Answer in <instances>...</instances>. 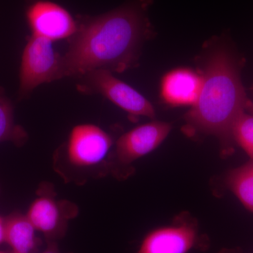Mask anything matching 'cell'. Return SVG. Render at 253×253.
<instances>
[{"label": "cell", "instance_id": "6da1fadb", "mask_svg": "<svg viewBox=\"0 0 253 253\" xmlns=\"http://www.w3.org/2000/svg\"><path fill=\"white\" fill-rule=\"evenodd\" d=\"M148 0H136L106 14L82 18L66 54L59 78L97 69L123 71L136 61L148 29Z\"/></svg>", "mask_w": 253, "mask_h": 253}, {"label": "cell", "instance_id": "7a4b0ae2", "mask_svg": "<svg viewBox=\"0 0 253 253\" xmlns=\"http://www.w3.org/2000/svg\"><path fill=\"white\" fill-rule=\"evenodd\" d=\"M249 101L236 60L220 50L206 66L199 98L186 120L194 129L218 136L227 148L233 140L234 123Z\"/></svg>", "mask_w": 253, "mask_h": 253}, {"label": "cell", "instance_id": "3957f363", "mask_svg": "<svg viewBox=\"0 0 253 253\" xmlns=\"http://www.w3.org/2000/svg\"><path fill=\"white\" fill-rule=\"evenodd\" d=\"M113 144L111 136L100 126L90 123L78 125L55 151L53 168L65 182L83 185L111 169Z\"/></svg>", "mask_w": 253, "mask_h": 253}, {"label": "cell", "instance_id": "277c9868", "mask_svg": "<svg viewBox=\"0 0 253 253\" xmlns=\"http://www.w3.org/2000/svg\"><path fill=\"white\" fill-rule=\"evenodd\" d=\"M36 195L26 215L46 242H57L66 235L68 222L77 217L79 209L71 201L58 199L51 183H41Z\"/></svg>", "mask_w": 253, "mask_h": 253}, {"label": "cell", "instance_id": "5b68a950", "mask_svg": "<svg viewBox=\"0 0 253 253\" xmlns=\"http://www.w3.org/2000/svg\"><path fill=\"white\" fill-rule=\"evenodd\" d=\"M61 59L52 42L32 35L21 58L20 97H26L40 84L59 79Z\"/></svg>", "mask_w": 253, "mask_h": 253}, {"label": "cell", "instance_id": "8992f818", "mask_svg": "<svg viewBox=\"0 0 253 253\" xmlns=\"http://www.w3.org/2000/svg\"><path fill=\"white\" fill-rule=\"evenodd\" d=\"M84 76L86 84L82 89L104 95L132 116L154 117L155 110L151 103L135 89L114 77L109 70H95Z\"/></svg>", "mask_w": 253, "mask_h": 253}, {"label": "cell", "instance_id": "52a82bcc", "mask_svg": "<svg viewBox=\"0 0 253 253\" xmlns=\"http://www.w3.org/2000/svg\"><path fill=\"white\" fill-rule=\"evenodd\" d=\"M26 16L33 36L51 42L72 37L77 31V23L67 10L48 0L32 3Z\"/></svg>", "mask_w": 253, "mask_h": 253}, {"label": "cell", "instance_id": "ba28073f", "mask_svg": "<svg viewBox=\"0 0 253 253\" xmlns=\"http://www.w3.org/2000/svg\"><path fill=\"white\" fill-rule=\"evenodd\" d=\"M171 130L167 123L152 122L136 126L123 134L116 142L111 164L128 166L157 149Z\"/></svg>", "mask_w": 253, "mask_h": 253}, {"label": "cell", "instance_id": "9c48e42d", "mask_svg": "<svg viewBox=\"0 0 253 253\" xmlns=\"http://www.w3.org/2000/svg\"><path fill=\"white\" fill-rule=\"evenodd\" d=\"M196 226L179 223L150 231L136 253H189L199 243Z\"/></svg>", "mask_w": 253, "mask_h": 253}, {"label": "cell", "instance_id": "30bf717a", "mask_svg": "<svg viewBox=\"0 0 253 253\" xmlns=\"http://www.w3.org/2000/svg\"><path fill=\"white\" fill-rule=\"evenodd\" d=\"M203 78L188 69H177L163 79L162 95L168 104L184 106L196 104L201 92Z\"/></svg>", "mask_w": 253, "mask_h": 253}, {"label": "cell", "instance_id": "8fae6325", "mask_svg": "<svg viewBox=\"0 0 253 253\" xmlns=\"http://www.w3.org/2000/svg\"><path fill=\"white\" fill-rule=\"evenodd\" d=\"M5 243L9 246V253H36L42 245L36 235V228L26 214L16 212L5 217Z\"/></svg>", "mask_w": 253, "mask_h": 253}, {"label": "cell", "instance_id": "7c38bea8", "mask_svg": "<svg viewBox=\"0 0 253 253\" xmlns=\"http://www.w3.org/2000/svg\"><path fill=\"white\" fill-rule=\"evenodd\" d=\"M226 184L241 204L253 212V161L233 169L226 177Z\"/></svg>", "mask_w": 253, "mask_h": 253}, {"label": "cell", "instance_id": "4fadbf2b", "mask_svg": "<svg viewBox=\"0 0 253 253\" xmlns=\"http://www.w3.org/2000/svg\"><path fill=\"white\" fill-rule=\"evenodd\" d=\"M28 137L24 128L14 122L12 103L0 93V143L10 141L21 146L28 141Z\"/></svg>", "mask_w": 253, "mask_h": 253}, {"label": "cell", "instance_id": "5bb4252c", "mask_svg": "<svg viewBox=\"0 0 253 253\" xmlns=\"http://www.w3.org/2000/svg\"><path fill=\"white\" fill-rule=\"evenodd\" d=\"M232 137L253 161V115H240L233 126Z\"/></svg>", "mask_w": 253, "mask_h": 253}, {"label": "cell", "instance_id": "9a60e30c", "mask_svg": "<svg viewBox=\"0 0 253 253\" xmlns=\"http://www.w3.org/2000/svg\"><path fill=\"white\" fill-rule=\"evenodd\" d=\"M46 249L41 253H61L58 247L57 242H46Z\"/></svg>", "mask_w": 253, "mask_h": 253}, {"label": "cell", "instance_id": "2e32d148", "mask_svg": "<svg viewBox=\"0 0 253 253\" xmlns=\"http://www.w3.org/2000/svg\"><path fill=\"white\" fill-rule=\"evenodd\" d=\"M5 231H6V220L5 218L0 216V245L5 242Z\"/></svg>", "mask_w": 253, "mask_h": 253}, {"label": "cell", "instance_id": "e0dca14e", "mask_svg": "<svg viewBox=\"0 0 253 253\" xmlns=\"http://www.w3.org/2000/svg\"><path fill=\"white\" fill-rule=\"evenodd\" d=\"M246 109L251 113V114L253 115V103L251 102V101H249L248 103L247 107H246Z\"/></svg>", "mask_w": 253, "mask_h": 253}, {"label": "cell", "instance_id": "ac0fdd59", "mask_svg": "<svg viewBox=\"0 0 253 253\" xmlns=\"http://www.w3.org/2000/svg\"><path fill=\"white\" fill-rule=\"evenodd\" d=\"M0 253H6L3 252V251H0Z\"/></svg>", "mask_w": 253, "mask_h": 253}, {"label": "cell", "instance_id": "d6986e66", "mask_svg": "<svg viewBox=\"0 0 253 253\" xmlns=\"http://www.w3.org/2000/svg\"></svg>", "mask_w": 253, "mask_h": 253}]
</instances>
